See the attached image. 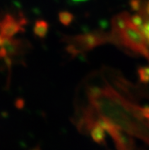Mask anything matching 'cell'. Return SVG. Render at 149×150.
I'll use <instances>...</instances> for the list:
<instances>
[{"instance_id":"obj_14","label":"cell","mask_w":149,"mask_h":150,"mask_svg":"<svg viewBox=\"0 0 149 150\" xmlns=\"http://www.w3.org/2000/svg\"><path fill=\"white\" fill-rule=\"evenodd\" d=\"M142 115L145 118L146 120H148L149 118V108L148 106L144 107L142 108Z\"/></svg>"},{"instance_id":"obj_12","label":"cell","mask_w":149,"mask_h":150,"mask_svg":"<svg viewBox=\"0 0 149 150\" xmlns=\"http://www.w3.org/2000/svg\"><path fill=\"white\" fill-rule=\"evenodd\" d=\"M138 73L141 82L144 84H148L149 79V69L148 67H140L138 69Z\"/></svg>"},{"instance_id":"obj_2","label":"cell","mask_w":149,"mask_h":150,"mask_svg":"<svg viewBox=\"0 0 149 150\" xmlns=\"http://www.w3.org/2000/svg\"><path fill=\"white\" fill-rule=\"evenodd\" d=\"M110 36L112 41L123 44L148 59V42L146 41L139 30L130 24L119 32H112Z\"/></svg>"},{"instance_id":"obj_11","label":"cell","mask_w":149,"mask_h":150,"mask_svg":"<svg viewBox=\"0 0 149 150\" xmlns=\"http://www.w3.org/2000/svg\"><path fill=\"white\" fill-rule=\"evenodd\" d=\"M59 20L64 26H68L73 21L74 15L68 11H61L59 13Z\"/></svg>"},{"instance_id":"obj_1","label":"cell","mask_w":149,"mask_h":150,"mask_svg":"<svg viewBox=\"0 0 149 150\" xmlns=\"http://www.w3.org/2000/svg\"><path fill=\"white\" fill-rule=\"evenodd\" d=\"M88 98L101 117L129 135L148 143V123L142 115V108L127 101L109 85L90 88Z\"/></svg>"},{"instance_id":"obj_10","label":"cell","mask_w":149,"mask_h":150,"mask_svg":"<svg viewBox=\"0 0 149 150\" xmlns=\"http://www.w3.org/2000/svg\"><path fill=\"white\" fill-rule=\"evenodd\" d=\"M148 18L144 17L142 14H136V15H132V16H130V18H129V24L133 27H135L136 28L138 29L143 25L145 21H148Z\"/></svg>"},{"instance_id":"obj_16","label":"cell","mask_w":149,"mask_h":150,"mask_svg":"<svg viewBox=\"0 0 149 150\" xmlns=\"http://www.w3.org/2000/svg\"><path fill=\"white\" fill-rule=\"evenodd\" d=\"M4 42V38H2V36L0 34V47H2V44H3Z\"/></svg>"},{"instance_id":"obj_5","label":"cell","mask_w":149,"mask_h":150,"mask_svg":"<svg viewBox=\"0 0 149 150\" xmlns=\"http://www.w3.org/2000/svg\"><path fill=\"white\" fill-rule=\"evenodd\" d=\"M115 142L118 150H132L134 147V140L129 134L123 132L113 124H109L106 129Z\"/></svg>"},{"instance_id":"obj_9","label":"cell","mask_w":149,"mask_h":150,"mask_svg":"<svg viewBox=\"0 0 149 150\" xmlns=\"http://www.w3.org/2000/svg\"><path fill=\"white\" fill-rule=\"evenodd\" d=\"M91 136L93 140L98 144H102L105 141V132L104 129L96 122V124L91 129Z\"/></svg>"},{"instance_id":"obj_17","label":"cell","mask_w":149,"mask_h":150,"mask_svg":"<svg viewBox=\"0 0 149 150\" xmlns=\"http://www.w3.org/2000/svg\"><path fill=\"white\" fill-rule=\"evenodd\" d=\"M74 1H76V2H80V1H84V0H74Z\"/></svg>"},{"instance_id":"obj_3","label":"cell","mask_w":149,"mask_h":150,"mask_svg":"<svg viewBox=\"0 0 149 150\" xmlns=\"http://www.w3.org/2000/svg\"><path fill=\"white\" fill-rule=\"evenodd\" d=\"M108 41H111L110 35L97 32L81 34L68 38V42L73 46L78 54L81 52L90 50Z\"/></svg>"},{"instance_id":"obj_7","label":"cell","mask_w":149,"mask_h":150,"mask_svg":"<svg viewBox=\"0 0 149 150\" xmlns=\"http://www.w3.org/2000/svg\"><path fill=\"white\" fill-rule=\"evenodd\" d=\"M129 18L130 15L126 11H123L115 15L112 19V32L118 33L126 28L129 24Z\"/></svg>"},{"instance_id":"obj_8","label":"cell","mask_w":149,"mask_h":150,"mask_svg":"<svg viewBox=\"0 0 149 150\" xmlns=\"http://www.w3.org/2000/svg\"><path fill=\"white\" fill-rule=\"evenodd\" d=\"M49 30V24L44 20H37L34 27V34L40 38H45Z\"/></svg>"},{"instance_id":"obj_6","label":"cell","mask_w":149,"mask_h":150,"mask_svg":"<svg viewBox=\"0 0 149 150\" xmlns=\"http://www.w3.org/2000/svg\"><path fill=\"white\" fill-rule=\"evenodd\" d=\"M2 47L6 50L7 57L19 55L25 48L22 40L13 38H4V42Z\"/></svg>"},{"instance_id":"obj_18","label":"cell","mask_w":149,"mask_h":150,"mask_svg":"<svg viewBox=\"0 0 149 150\" xmlns=\"http://www.w3.org/2000/svg\"><path fill=\"white\" fill-rule=\"evenodd\" d=\"M33 150H40L39 149H33Z\"/></svg>"},{"instance_id":"obj_4","label":"cell","mask_w":149,"mask_h":150,"mask_svg":"<svg viewBox=\"0 0 149 150\" xmlns=\"http://www.w3.org/2000/svg\"><path fill=\"white\" fill-rule=\"evenodd\" d=\"M25 18L18 21L14 16L7 14L0 21V34L4 38H12L15 34L24 31L23 25H25Z\"/></svg>"},{"instance_id":"obj_13","label":"cell","mask_w":149,"mask_h":150,"mask_svg":"<svg viewBox=\"0 0 149 150\" xmlns=\"http://www.w3.org/2000/svg\"><path fill=\"white\" fill-rule=\"evenodd\" d=\"M131 8L134 11H139L141 9V2L140 0H130Z\"/></svg>"},{"instance_id":"obj_15","label":"cell","mask_w":149,"mask_h":150,"mask_svg":"<svg viewBox=\"0 0 149 150\" xmlns=\"http://www.w3.org/2000/svg\"><path fill=\"white\" fill-rule=\"evenodd\" d=\"M24 105H25V101H23L22 99H18L16 102H15V106L19 109L22 108L24 107Z\"/></svg>"}]
</instances>
